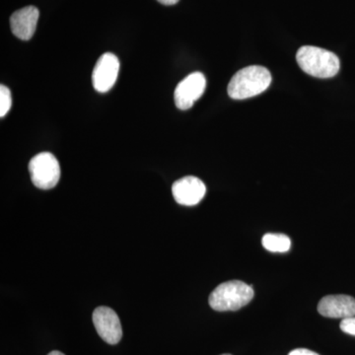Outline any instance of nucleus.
Segmentation results:
<instances>
[{
    "label": "nucleus",
    "instance_id": "15",
    "mask_svg": "<svg viewBox=\"0 0 355 355\" xmlns=\"http://www.w3.org/2000/svg\"><path fill=\"white\" fill-rule=\"evenodd\" d=\"M160 3L164 4V6H175L180 0H157Z\"/></svg>",
    "mask_w": 355,
    "mask_h": 355
},
{
    "label": "nucleus",
    "instance_id": "11",
    "mask_svg": "<svg viewBox=\"0 0 355 355\" xmlns=\"http://www.w3.org/2000/svg\"><path fill=\"white\" fill-rule=\"evenodd\" d=\"M261 244L266 250L272 253H286L291 248V238L277 233H268L263 236Z\"/></svg>",
    "mask_w": 355,
    "mask_h": 355
},
{
    "label": "nucleus",
    "instance_id": "3",
    "mask_svg": "<svg viewBox=\"0 0 355 355\" xmlns=\"http://www.w3.org/2000/svg\"><path fill=\"white\" fill-rule=\"evenodd\" d=\"M253 286H248L239 280L223 282L211 292L209 303L218 312L237 311L251 302L254 297Z\"/></svg>",
    "mask_w": 355,
    "mask_h": 355
},
{
    "label": "nucleus",
    "instance_id": "14",
    "mask_svg": "<svg viewBox=\"0 0 355 355\" xmlns=\"http://www.w3.org/2000/svg\"><path fill=\"white\" fill-rule=\"evenodd\" d=\"M288 355H320L316 354V352H312V350L307 349H297L292 350L291 354Z\"/></svg>",
    "mask_w": 355,
    "mask_h": 355
},
{
    "label": "nucleus",
    "instance_id": "10",
    "mask_svg": "<svg viewBox=\"0 0 355 355\" xmlns=\"http://www.w3.org/2000/svg\"><path fill=\"white\" fill-rule=\"evenodd\" d=\"M39 9L35 6H27L14 12L10 17L11 31L23 41H29L36 32L39 20Z\"/></svg>",
    "mask_w": 355,
    "mask_h": 355
},
{
    "label": "nucleus",
    "instance_id": "2",
    "mask_svg": "<svg viewBox=\"0 0 355 355\" xmlns=\"http://www.w3.org/2000/svg\"><path fill=\"white\" fill-rule=\"evenodd\" d=\"M296 60L305 73L318 78L336 76L340 67V60L335 53L318 46H301L296 53Z\"/></svg>",
    "mask_w": 355,
    "mask_h": 355
},
{
    "label": "nucleus",
    "instance_id": "9",
    "mask_svg": "<svg viewBox=\"0 0 355 355\" xmlns=\"http://www.w3.org/2000/svg\"><path fill=\"white\" fill-rule=\"evenodd\" d=\"M318 312L333 319H347L355 316V299L349 295H329L321 299Z\"/></svg>",
    "mask_w": 355,
    "mask_h": 355
},
{
    "label": "nucleus",
    "instance_id": "4",
    "mask_svg": "<svg viewBox=\"0 0 355 355\" xmlns=\"http://www.w3.org/2000/svg\"><path fill=\"white\" fill-rule=\"evenodd\" d=\"M29 172L33 184L41 190L55 188L60 179V163L50 153L34 156L29 163Z\"/></svg>",
    "mask_w": 355,
    "mask_h": 355
},
{
    "label": "nucleus",
    "instance_id": "17",
    "mask_svg": "<svg viewBox=\"0 0 355 355\" xmlns=\"http://www.w3.org/2000/svg\"><path fill=\"white\" fill-rule=\"evenodd\" d=\"M222 355H231V354H222Z\"/></svg>",
    "mask_w": 355,
    "mask_h": 355
},
{
    "label": "nucleus",
    "instance_id": "5",
    "mask_svg": "<svg viewBox=\"0 0 355 355\" xmlns=\"http://www.w3.org/2000/svg\"><path fill=\"white\" fill-rule=\"evenodd\" d=\"M120 71V60L114 53H106L97 60L92 73L93 87L99 93L111 90Z\"/></svg>",
    "mask_w": 355,
    "mask_h": 355
},
{
    "label": "nucleus",
    "instance_id": "8",
    "mask_svg": "<svg viewBox=\"0 0 355 355\" xmlns=\"http://www.w3.org/2000/svg\"><path fill=\"white\" fill-rule=\"evenodd\" d=\"M207 193V187L197 177L188 176L173 184L172 193L179 205L193 207L202 202Z\"/></svg>",
    "mask_w": 355,
    "mask_h": 355
},
{
    "label": "nucleus",
    "instance_id": "7",
    "mask_svg": "<svg viewBox=\"0 0 355 355\" xmlns=\"http://www.w3.org/2000/svg\"><path fill=\"white\" fill-rule=\"evenodd\" d=\"M207 87V79L202 72H193L178 84L175 90V103L180 110H189L202 97Z\"/></svg>",
    "mask_w": 355,
    "mask_h": 355
},
{
    "label": "nucleus",
    "instance_id": "16",
    "mask_svg": "<svg viewBox=\"0 0 355 355\" xmlns=\"http://www.w3.org/2000/svg\"><path fill=\"white\" fill-rule=\"evenodd\" d=\"M48 355H65L62 354V352H58V350H55V352H51Z\"/></svg>",
    "mask_w": 355,
    "mask_h": 355
},
{
    "label": "nucleus",
    "instance_id": "13",
    "mask_svg": "<svg viewBox=\"0 0 355 355\" xmlns=\"http://www.w3.org/2000/svg\"><path fill=\"white\" fill-rule=\"evenodd\" d=\"M340 330H342L343 333L355 336V317L343 319V321L340 322Z\"/></svg>",
    "mask_w": 355,
    "mask_h": 355
},
{
    "label": "nucleus",
    "instance_id": "6",
    "mask_svg": "<svg viewBox=\"0 0 355 355\" xmlns=\"http://www.w3.org/2000/svg\"><path fill=\"white\" fill-rule=\"evenodd\" d=\"M93 324L98 335L109 345H116L123 336L120 318L106 306L96 308L93 312Z\"/></svg>",
    "mask_w": 355,
    "mask_h": 355
},
{
    "label": "nucleus",
    "instance_id": "12",
    "mask_svg": "<svg viewBox=\"0 0 355 355\" xmlns=\"http://www.w3.org/2000/svg\"><path fill=\"white\" fill-rule=\"evenodd\" d=\"M12 105L11 92L6 86H0V116L4 118Z\"/></svg>",
    "mask_w": 355,
    "mask_h": 355
},
{
    "label": "nucleus",
    "instance_id": "1",
    "mask_svg": "<svg viewBox=\"0 0 355 355\" xmlns=\"http://www.w3.org/2000/svg\"><path fill=\"white\" fill-rule=\"evenodd\" d=\"M272 74L266 67L252 65L239 70L228 85V95L232 99L244 100L260 95L270 87Z\"/></svg>",
    "mask_w": 355,
    "mask_h": 355
}]
</instances>
